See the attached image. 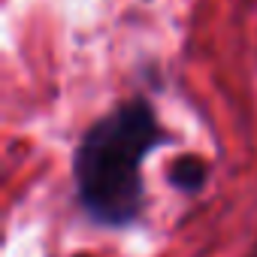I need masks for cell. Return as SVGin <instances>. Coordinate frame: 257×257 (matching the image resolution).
<instances>
[{"label": "cell", "mask_w": 257, "mask_h": 257, "mask_svg": "<svg viewBox=\"0 0 257 257\" xmlns=\"http://www.w3.org/2000/svg\"><path fill=\"white\" fill-rule=\"evenodd\" d=\"M254 257H257V254H254Z\"/></svg>", "instance_id": "3"}, {"label": "cell", "mask_w": 257, "mask_h": 257, "mask_svg": "<svg viewBox=\"0 0 257 257\" xmlns=\"http://www.w3.org/2000/svg\"><path fill=\"white\" fill-rule=\"evenodd\" d=\"M167 182H170L176 191L194 197V194H200V191L206 188V182H209V164H206L200 155H179V158L170 164V170H167Z\"/></svg>", "instance_id": "2"}, {"label": "cell", "mask_w": 257, "mask_h": 257, "mask_svg": "<svg viewBox=\"0 0 257 257\" xmlns=\"http://www.w3.org/2000/svg\"><path fill=\"white\" fill-rule=\"evenodd\" d=\"M173 137L146 97H131L100 115L73 152V182L82 212L112 230L140 221L146 206L143 161Z\"/></svg>", "instance_id": "1"}, {"label": "cell", "mask_w": 257, "mask_h": 257, "mask_svg": "<svg viewBox=\"0 0 257 257\" xmlns=\"http://www.w3.org/2000/svg\"><path fill=\"white\" fill-rule=\"evenodd\" d=\"M254 254H257V251H254Z\"/></svg>", "instance_id": "4"}]
</instances>
